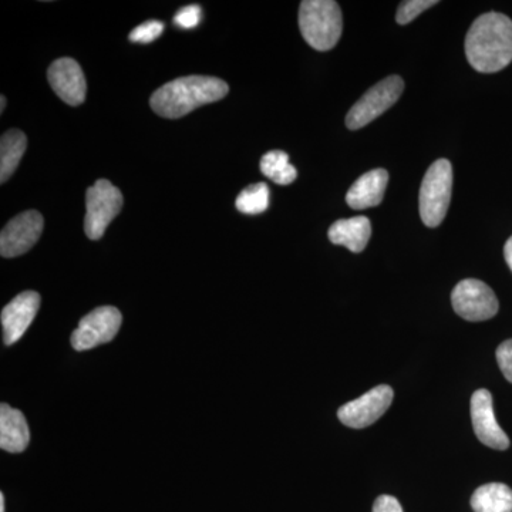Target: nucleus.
<instances>
[{
  "label": "nucleus",
  "instance_id": "1",
  "mask_svg": "<svg viewBox=\"0 0 512 512\" xmlns=\"http://www.w3.org/2000/svg\"><path fill=\"white\" fill-rule=\"evenodd\" d=\"M468 63L480 73H495L512 62V20L501 13H485L466 37Z\"/></svg>",
  "mask_w": 512,
  "mask_h": 512
},
{
  "label": "nucleus",
  "instance_id": "2",
  "mask_svg": "<svg viewBox=\"0 0 512 512\" xmlns=\"http://www.w3.org/2000/svg\"><path fill=\"white\" fill-rule=\"evenodd\" d=\"M228 92V84L218 77H180L154 92L150 106L154 113L165 119H181L204 104L224 99Z\"/></svg>",
  "mask_w": 512,
  "mask_h": 512
},
{
  "label": "nucleus",
  "instance_id": "3",
  "mask_svg": "<svg viewBox=\"0 0 512 512\" xmlns=\"http://www.w3.org/2000/svg\"><path fill=\"white\" fill-rule=\"evenodd\" d=\"M303 39L319 52H328L342 36V10L333 0H305L299 8Z\"/></svg>",
  "mask_w": 512,
  "mask_h": 512
},
{
  "label": "nucleus",
  "instance_id": "4",
  "mask_svg": "<svg viewBox=\"0 0 512 512\" xmlns=\"http://www.w3.org/2000/svg\"><path fill=\"white\" fill-rule=\"evenodd\" d=\"M453 192V167L448 160L430 165L420 188V217L424 225L439 227L446 218Z\"/></svg>",
  "mask_w": 512,
  "mask_h": 512
},
{
  "label": "nucleus",
  "instance_id": "5",
  "mask_svg": "<svg viewBox=\"0 0 512 512\" xmlns=\"http://www.w3.org/2000/svg\"><path fill=\"white\" fill-rule=\"evenodd\" d=\"M123 208V194L109 180H99L86 194L84 232L87 238L97 241L103 237L111 221Z\"/></svg>",
  "mask_w": 512,
  "mask_h": 512
},
{
  "label": "nucleus",
  "instance_id": "6",
  "mask_svg": "<svg viewBox=\"0 0 512 512\" xmlns=\"http://www.w3.org/2000/svg\"><path fill=\"white\" fill-rule=\"evenodd\" d=\"M403 90L404 82L399 76H390L377 83L350 109L346 116V126L350 130H359L372 123L399 100Z\"/></svg>",
  "mask_w": 512,
  "mask_h": 512
},
{
  "label": "nucleus",
  "instance_id": "7",
  "mask_svg": "<svg viewBox=\"0 0 512 512\" xmlns=\"http://www.w3.org/2000/svg\"><path fill=\"white\" fill-rule=\"evenodd\" d=\"M123 316L114 306H100L87 313L79 322L72 335V346L77 352H84L109 343L116 338Z\"/></svg>",
  "mask_w": 512,
  "mask_h": 512
},
{
  "label": "nucleus",
  "instance_id": "8",
  "mask_svg": "<svg viewBox=\"0 0 512 512\" xmlns=\"http://www.w3.org/2000/svg\"><path fill=\"white\" fill-rule=\"evenodd\" d=\"M451 303L457 315L470 322L494 318L500 309L493 289L478 279H464L457 284L451 293Z\"/></svg>",
  "mask_w": 512,
  "mask_h": 512
},
{
  "label": "nucleus",
  "instance_id": "9",
  "mask_svg": "<svg viewBox=\"0 0 512 512\" xmlns=\"http://www.w3.org/2000/svg\"><path fill=\"white\" fill-rule=\"evenodd\" d=\"M45 220L35 210L25 211L12 218L0 234V255L3 258H16L26 254L42 237Z\"/></svg>",
  "mask_w": 512,
  "mask_h": 512
},
{
  "label": "nucleus",
  "instance_id": "10",
  "mask_svg": "<svg viewBox=\"0 0 512 512\" xmlns=\"http://www.w3.org/2000/svg\"><path fill=\"white\" fill-rule=\"evenodd\" d=\"M394 392L387 384L369 390L359 399L343 404L338 412L339 420L350 429H366L376 423L392 406Z\"/></svg>",
  "mask_w": 512,
  "mask_h": 512
},
{
  "label": "nucleus",
  "instance_id": "11",
  "mask_svg": "<svg viewBox=\"0 0 512 512\" xmlns=\"http://www.w3.org/2000/svg\"><path fill=\"white\" fill-rule=\"evenodd\" d=\"M47 79L53 92L69 106H80L86 100V77L76 60L70 57L55 60L50 64Z\"/></svg>",
  "mask_w": 512,
  "mask_h": 512
},
{
  "label": "nucleus",
  "instance_id": "12",
  "mask_svg": "<svg viewBox=\"0 0 512 512\" xmlns=\"http://www.w3.org/2000/svg\"><path fill=\"white\" fill-rule=\"evenodd\" d=\"M471 420L478 440L494 450H507L510 439L495 419L493 396L488 390L480 389L471 397Z\"/></svg>",
  "mask_w": 512,
  "mask_h": 512
},
{
  "label": "nucleus",
  "instance_id": "13",
  "mask_svg": "<svg viewBox=\"0 0 512 512\" xmlns=\"http://www.w3.org/2000/svg\"><path fill=\"white\" fill-rule=\"evenodd\" d=\"M40 308V295L35 291H25L12 299L3 308L2 328L3 342L6 346H12L18 342L26 330L32 325Z\"/></svg>",
  "mask_w": 512,
  "mask_h": 512
},
{
  "label": "nucleus",
  "instance_id": "14",
  "mask_svg": "<svg viewBox=\"0 0 512 512\" xmlns=\"http://www.w3.org/2000/svg\"><path fill=\"white\" fill-rule=\"evenodd\" d=\"M389 183V174L383 168L369 171L357 178L346 194V202L353 210L377 207L383 201L384 191Z\"/></svg>",
  "mask_w": 512,
  "mask_h": 512
},
{
  "label": "nucleus",
  "instance_id": "15",
  "mask_svg": "<svg viewBox=\"0 0 512 512\" xmlns=\"http://www.w3.org/2000/svg\"><path fill=\"white\" fill-rule=\"evenodd\" d=\"M30 431L28 421L20 410L9 404L0 406V448L8 453L19 454L28 448Z\"/></svg>",
  "mask_w": 512,
  "mask_h": 512
},
{
  "label": "nucleus",
  "instance_id": "16",
  "mask_svg": "<svg viewBox=\"0 0 512 512\" xmlns=\"http://www.w3.org/2000/svg\"><path fill=\"white\" fill-rule=\"evenodd\" d=\"M328 235L332 244L342 245L349 251L359 254L366 248L367 242L372 237V224L366 217L339 220L333 222Z\"/></svg>",
  "mask_w": 512,
  "mask_h": 512
},
{
  "label": "nucleus",
  "instance_id": "17",
  "mask_svg": "<svg viewBox=\"0 0 512 512\" xmlns=\"http://www.w3.org/2000/svg\"><path fill=\"white\" fill-rule=\"evenodd\" d=\"M28 148V137L20 130L6 131L0 140V183L5 184L12 177Z\"/></svg>",
  "mask_w": 512,
  "mask_h": 512
},
{
  "label": "nucleus",
  "instance_id": "18",
  "mask_svg": "<svg viewBox=\"0 0 512 512\" xmlns=\"http://www.w3.org/2000/svg\"><path fill=\"white\" fill-rule=\"evenodd\" d=\"M474 512H512V490L508 485H481L471 497Z\"/></svg>",
  "mask_w": 512,
  "mask_h": 512
},
{
  "label": "nucleus",
  "instance_id": "19",
  "mask_svg": "<svg viewBox=\"0 0 512 512\" xmlns=\"http://www.w3.org/2000/svg\"><path fill=\"white\" fill-rule=\"evenodd\" d=\"M261 171L265 177L275 184L289 185L298 177V171L289 163V156L285 151H269L261 158Z\"/></svg>",
  "mask_w": 512,
  "mask_h": 512
},
{
  "label": "nucleus",
  "instance_id": "20",
  "mask_svg": "<svg viewBox=\"0 0 512 512\" xmlns=\"http://www.w3.org/2000/svg\"><path fill=\"white\" fill-rule=\"evenodd\" d=\"M235 205H237V210L242 212V214H262L269 207L268 185L264 183L249 185L238 195Z\"/></svg>",
  "mask_w": 512,
  "mask_h": 512
},
{
  "label": "nucleus",
  "instance_id": "21",
  "mask_svg": "<svg viewBox=\"0 0 512 512\" xmlns=\"http://www.w3.org/2000/svg\"><path fill=\"white\" fill-rule=\"evenodd\" d=\"M437 3H439L437 0H407L397 10V23L407 25V23L413 22L417 16L421 15L424 10L430 9L431 6L437 5Z\"/></svg>",
  "mask_w": 512,
  "mask_h": 512
},
{
  "label": "nucleus",
  "instance_id": "22",
  "mask_svg": "<svg viewBox=\"0 0 512 512\" xmlns=\"http://www.w3.org/2000/svg\"><path fill=\"white\" fill-rule=\"evenodd\" d=\"M163 32V22H160V20H148V22L137 26V28L130 33V40L134 43H151L163 35Z\"/></svg>",
  "mask_w": 512,
  "mask_h": 512
},
{
  "label": "nucleus",
  "instance_id": "23",
  "mask_svg": "<svg viewBox=\"0 0 512 512\" xmlns=\"http://www.w3.org/2000/svg\"><path fill=\"white\" fill-rule=\"evenodd\" d=\"M202 10L198 5L185 6L175 15L174 23L181 29H194L200 25Z\"/></svg>",
  "mask_w": 512,
  "mask_h": 512
},
{
  "label": "nucleus",
  "instance_id": "24",
  "mask_svg": "<svg viewBox=\"0 0 512 512\" xmlns=\"http://www.w3.org/2000/svg\"><path fill=\"white\" fill-rule=\"evenodd\" d=\"M497 362L505 379L512 383V339L505 340L498 346Z\"/></svg>",
  "mask_w": 512,
  "mask_h": 512
},
{
  "label": "nucleus",
  "instance_id": "25",
  "mask_svg": "<svg viewBox=\"0 0 512 512\" xmlns=\"http://www.w3.org/2000/svg\"><path fill=\"white\" fill-rule=\"evenodd\" d=\"M373 512H403V508L392 495H380L373 505Z\"/></svg>",
  "mask_w": 512,
  "mask_h": 512
},
{
  "label": "nucleus",
  "instance_id": "26",
  "mask_svg": "<svg viewBox=\"0 0 512 512\" xmlns=\"http://www.w3.org/2000/svg\"><path fill=\"white\" fill-rule=\"evenodd\" d=\"M504 256L505 261H507L508 266H510L512 271V237L508 239L507 244L504 247Z\"/></svg>",
  "mask_w": 512,
  "mask_h": 512
},
{
  "label": "nucleus",
  "instance_id": "27",
  "mask_svg": "<svg viewBox=\"0 0 512 512\" xmlns=\"http://www.w3.org/2000/svg\"><path fill=\"white\" fill-rule=\"evenodd\" d=\"M0 512H5V495L0 494Z\"/></svg>",
  "mask_w": 512,
  "mask_h": 512
},
{
  "label": "nucleus",
  "instance_id": "28",
  "mask_svg": "<svg viewBox=\"0 0 512 512\" xmlns=\"http://www.w3.org/2000/svg\"><path fill=\"white\" fill-rule=\"evenodd\" d=\"M0 101H2V106H0V111H5V107H6V97L5 96H2V99H0Z\"/></svg>",
  "mask_w": 512,
  "mask_h": 512
}]
</instances>
